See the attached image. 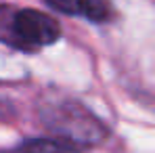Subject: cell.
<instances>
[{"mask_svg": "<svg viewBox=\"0 0 155 153\" xmlns=\"http://www.w3.org/2000/svg\"><path fill=\"white\" fill-rule=\"evenodd\" d=\"M61 25L57 19L34 8L0 6V40L21 48H40L57 42Z\"/></svg>", "mask_w": 155, "mask_h": 153, "instance_id": "1", "label": "cell"}, {"mask_svg": "<svg viewBox=\"0 0 155 153\" xmlns=\"http://www.w3.org/2000/svg\"><path fill=\"white\" fill-rule=\"evenodd\" d=\"M44 120L51 130L61 134L69 143L94 145L107 136L103 122L97 120L86 107L78 103H63V105L48 107V111L44 113Z\"/></svg>", "mask_w": 155, "mask_h": 153, "instance_id": "2", "label": "cell"}, {"mask_svg": "<svg viewBox=\"0 0 155 153\" xmlns=\"http://www.w3.org/2000/svg\"><path fill=\"white\" fill-rule=\"evenodd\" d=\"M17 153H80L78 147L69 141H52V138H40V141H27L19 147Z\"/></svg>", "mask_w": 155, "mask_h": 153, "instance_id": "3", "label": "cell"}, {"mask_svg": "<svg viewBox=\"0 0 155 153\" xmlns=\"http://www.w3.org/2000/svg\"><path fill=\"white\" fill-rule=\"evenodd\" d=\"M80 13L92 21H109L113 17V6L109 0H80Z\"/></svg>", "mask_w": 155, "mask_h": 153, "instance_id": "4", "label": "cell"}, {"mask_svg": "<svg viewBox=\"0 0 155 153\" xmlns=\"http://www.w3.org/2000/svg\"><path fill=\"white\" fill-rule=\"evenodd\" d=\"M46 2L63 13H80V0H46Z\"/></svg>", "mask_w": 155, "mask_h": 153, "instance_id": "5", "label": "cell"}]
</instances>
